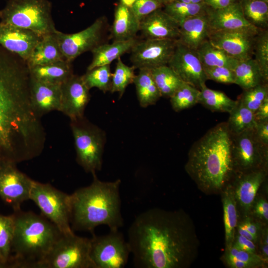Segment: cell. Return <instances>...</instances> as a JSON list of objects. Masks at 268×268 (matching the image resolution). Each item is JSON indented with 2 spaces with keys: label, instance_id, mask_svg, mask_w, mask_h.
Segmentation results:
<instances>
[{
  "label": "cell",
  "instance_id": "cell-2",
  "mask_svg": "<svg viewBox=\"0 0 268 268\" xmlns=\"http://www.w3.org/2000/svg\"><path fill=\"white\" fill-rule=\"evenodd\" d=\"M134 266L140 268H184L194 259L199 241L183 210L154 208L139 214L128 230Z\"/></svg>",
  "mask_w": 268,
  "mask_h": 268
},
{
  "label": "cell",
  "instance_id": "cell-8",
  "mask_svg": "<svg viewBox=\"0 0 268 268\" xmlns=\"http://www.w3.org/2000/svg\"><path fill=\"white\" fill-rule=\"evenodd\" d=\"M38 207L41 215L64 234L74 232L71 227L70 195L49 183L34 180L30 199Z\"/></svg>",
  "mask_w": 268,
  "mask_h": 268
},
{
  "label": "cell",
  "instance_id": "cell-18",
  "mask_svg": "<svg viewBox=\"0 0 268 268\" xmlns=\"http://www.w3.org/2000/svg\"><path fill=\"white\" fill-rule=\"evenodd\" d=\"M205 12L211 31H238L254 34L261 31L245 19L238 0L220 9L207 6Z\"/></svg>",
  "mask_w": 268,
  "mask_h": 268
},
{
  "label": "cell",
  "instance_id": "cell-16",
  "mask_svg": "<svg viewBox=\"0 0 268 268\" xmlns=\"http://www.w3.org/2000/svg\"><path fill=\"white\" fill-rule=\"evenodd\" d=\"M61 101L59 111L74 120L84 116L88 103L90 89L85 84L82 76L72 75L61 85Z\"/></svg>",
  "mask_w": 268,
  "mask_h": 268
},
{
  "label": "cell",
  "instance_id": "cell-58",
  "mask_svg": "<svg viewBox=\"0 0 268 268\" xmlns=\"http://www.w3.org/2000/svg\"><path fill=\"white\" fill-rule=\"evenodd\" d=\"M159 3H160L163 6L165 4L172 1L173 0H157Z\"/></svg>",
  "mask_w": 268,
  "mask_h": 268
},
{
  "label": "cell",
  "instance_id": "cell-38",
  "mask_svg": "<svg viewBox=\"0 0 268 268\" xmlns=\"http://www.w3.org/2000/svg\"><path fill=\"white\" fill-rule=\"evenodd\" d=\"M200 90L188 83L183 84L169 98L172 109L180 112L199 103Z\"/></svg>",
  "mask_w": 268,
  "mask_h": 268
},
{
  "label": "cell",
  "instance_id": "cell-17",
  "mask_svg": "<svg viewBox=\"0 0 268 268\" xmlns=\"http://www.w3.org/2000/svg\"><path fill=\"white\" fill-rule=\"evenodd\" d=\"M256 35L243 31L210 30L208 40L231 57L242 60L253 57Z\"/></svg>",
  "mask_w": 268,
  "mask_h": 268
},
{
  "label": "cell",
  "instance_id": "cell-33",
  "mask_svg": "<svg viewBox=\"0 0 268 268\" xmlns=\"http://www.w3.org/2000/svg\"><path fill=\"white\" fill-rule=\"evenodd\" d=\"M150 70L161 97L170 98L184 82L168 65Z\"/></svg>",
  "mask_w": 268,
  "mask_h": 268
},
{
  "label": "cell",
  "instance_id": "cell-56",
  "mask_svg": "<svg viewBox=\"0 0 268 268\" xmlns=\"http://www.w3.org/2000/svg\"><path fill=\"white\" fill-rule=\"evenodd\" d=\"M185 3H199L203 2V0H173Z\"/></svg>",
  "mask_w": 268,
  "mask_h": 268
},
{
  "label": "cell",
  "instance_id": "cell-50",
  "mask_svg": "<svg viewBox=\"0 0 268 268\" xmlns=\"http://www.w3.org/2000/svg\"><path fill=\"white\" fill-rule=\"evenodd\" d=\"M261 240L260 242V255L263 260L268 262V229L265 228L261 231Z\"/></svg>",
  "mask_w": 268,
  "mask_h": 268
},
{
  "label": "cell",
  "instance_id": "cell-51",
  "mask_svg": "<svg viewBox=\"0 0 268 268\" xmlns=\"http://www.w3.org/2000/svg\"><path fill=\"white\" fill-rule=\"evenodd\" d=\"M254 115L257 123L268 121V98L259 107Z\"/></svg>",
  "mask_w": 268,
  "mask_h": 268
},
{
  "label": "cell",
  "instance_id": "cell-13",
  "mask_svg": "<svg viewBox=\"0 0 268 268\" xmlns=\"http://www.w3.org/2000/svg\"><path fill=\"white\" fill-rule=\"evenodd\" d=\"M177 44V40L145 39L137 40L131 51V61L136 69L152 68L168 65Z\"/></svg>",
  "mask_w": 268,
  "mask_h": 268
},
{
  "label": "cell",
  "instance_id": "cell-30",
  "mask_svg": "<svg viewBox=\"0 0 268 268\" xmlns=\"http://www.w3.org/2000/svg\"><path fill=\"white\" fill-rule=\"evenodd\" d=\"M234 84L243 90L248 89L265 83L260 69L253 57L239 60L233 69Z\"/></svg>",
  "mask_w": 268,
  "mask_h": 268
},
{
  "label": "cell",
  "instance_id": "cell-21",
  "mask_svg": "<svg viewBox=\"0 0 268 268\" xmlns=\"http://www.w3.org/2000/svg\"><path fill=\"white\" fill-rule=\"evenodd\" d=\"M139 31L145 39L178 40L179 24L160 8L140 21Z\"/></svg>",
  "mask_w": 268,
  "mask_h": 268
},
{
  "label": "cell",
  "instance_id": "cell-28",
  "mask_svg": "<svg viewBox=\"0 0 268 268\" xmlns=\"http://www.w3.org/2000/svg\"><path fill=\"white\" fill-rule=\"evenodd\" d=\"M223 221L225 230L226 250L233 244L238 225V211L232 184L229 183L224 188L222 197Z\"/></svg>",
  "mask_w": 268,
  "mask_h": 268
},
{
  "label": "cell",
  "instance_id": "cell-59",
  "mask_svg": "<svg viewBox=\"0 0 268 268\" xmlns=\"http://www.w3.org/2000/svg\"><path fill=\"white\" fill-rule=\"evenodd\" d=\"M261 0L266 2L267 3H268V0Z\"/></svg>",
  "mask_w": 268,
  "mask_h": 268
},
{
  "label": "cell",
  "instance_id": "cell-14",
  "mask_svg": "<svg viewBox=\"0 0 268 268\" xmlns=\"http://www.w3.org/2000/svg\"><path fill=\"white\" fill-rule=\"evenodd\" d=\"M33 182L16 164L0 163V198L14 211L21 209V204L30 199Z\"/></svg>",
  "mask_w": 268,
  "mask_h": 268
},
{
  "label": "cell",
  "instance_id": "cell-4",
  "mask_svg": "<svg viewBox=\"0 0 268 268\" xmlns=\"http://www.w3.org/2000/svg\"><path fill=\"white\" fill-rule=\"evenodd\" d=\"M93 181L70 195L71 227L72 230L94 233L101 225L110 230H117L124 225L120 195V179L112 182L100 180L96 173Z\"/></svg>",
  "mask_w": 268,
  "mask_h": 268
},
{
  "label": "cell",
  "instance_id": "cell-36",
  "mask_svg": "<svg viewBox=\"0 0 268 268\" xmlns=\"http://www.w3.org/2000/svg\"><path fill=\"white\" fill-rule=\"evenodd\" d=\"M14 230L13 214L3 215L0 214V261L16 266L13 262L11 253Z\"/></svg>",
  "mask_w": 268,
  "mask_h": 268
},
{
  "label": "cell",
  "instance_id": "cell-42",
  "mask_svg": "<svg viewBox=\"0 0 268 268\" xmlns=\"http://www.w3.org/2000/svg\"><path fill=\"white\" fill-rule=\"evenodd\" d=\"M268 98V83H262L244 90L238 100L254 113Z\"/></svg>",
  "mask_w": 268,
  "mask_h": 268
},
{
  "label": "cell",
  "instance_id": "cell-22",
  "mask_svg": "<svg viewBox=\"0 0 268 268\" xmlns=\"http://www.w3.org/2000/svg\"><path fill=\"white\" fill-rule=\"evenodd\" d=\"M61 85L36 80L31 77L30 99L32 105L40 116L60 110Z\"/></svg>",
  "mask_w": 268,
  "mask_h": 268
},
{
  "label": "cell",
  "instance_id": "cell-15",
  "mask_svg": "<svg viewBox=\"0 0 268 268\" xmlns=\"http://www.w3.org/2000/svg\"><path fill=\"white\" fill-rule=\"evenodd\" d=\"M182 81L201 89L207 80L203 67L195 50L177 41L173 54L168 64Z\"/></svg>",
  "mask_w": 268,
  "mask_h": 268
},
{
  "label": "cell",
  "instance_id": "cell-25",
  "mask_svg": "<svg viewBox=\"0 0 268 268\" xmlns=\"http://www.w3.org/2000/svg\"><path fill=\"white\" fill-rule=\"evenodd\" d=\"M64 59L54 33L42 36L33 49L27 63L30 67L47 65Z\"/></svg>",
  "mask_w": 268,
  "mask_h": 268
},
{
  "label": "cell",
  "instance_id": "cell-37",
  "mask_svg": "<svg viewBox=\"0 0 268 268\" xmlns=\"http://www.w3.org/2000/svg\"><path fill=\"white\" fill-rule=\"evenodd\" d=\"M163 10L179 24L184 20L205 12L203 3H185L172 0L163 5Z\"/></svg>",
  "mask_w": 268,
  "mask_h": 268
},
{
  "label": "cell",
  "instance_id": "cell-57",
  "mask_svg": "<svg viewBox=\"0 0 268 268\" xmlns=\"http://www.w3.org/2000/svg\"><path fill=\"white\" fill-rule=\"evenodd\" d=\"M0 268H13L10 264L4 263L0 261Z\"/></svg>",
  "mask_w": 268,
  "mask_h": 268
},
{
  "label": "cell",
  "instance_id": "cell-34",
  "mask_svg": "<svg viewBox=\"0 0 268 268\" xmlns=\"http://www.w3.org/2000/svg\"><path fill=\"white\" fill-rule=\"evenodd\" d=\"M245 19L262 30L268 26V3L261 0H238Z\"/></svg>",
  "mask_w": 268,
  "mask_h": 268
},
{
  "label": "cell",
  "instance_id": "cell-6",
  "mask_svg": "<svg viewBox=\"0 0 268 268\" xmlns=\"http://www.w3.org/2000/svg\"><path fill=\"white\" fill-rule=\"evenodd\" d=\"M0 22L31 30L43 36L57 30L49 0H8L0 10Z\"/></svg>",
  "mask_w": 268,
  "mask_h": 268
},
{
  "label": "cell",
  "instance_id": "cell-44",
  "mask_svg": "<svg viewBox=\"0 0 268 268\" xmlns=\"http://www.w3.org/2000/svg\"><path fill=\"white\" fill-rule=\"evenodd\" d=\"M225 255L247 263L251 268L263 266L266 263L260 255L241 250L233 246L225 250Z\"/></svg>",
  "mask_w": 268,
  "mask_h": 268
},
{
  "label": "cell",
  "instance_id": "cell-39",
  "mask_svg": "<svg viewBox=\"0 0 268 268\" xmlns=\"http://www.w3.org/2000/svg\"><path fill=\"white\" fill-rule=\"evenodd\" d=\"M112 77L110 65L100 66L87 70L82 75L85 84L89 89L95 87L104 93L110 91Z\"/></svg>",
  "mask_w": 268,
  "mask_h": 268
},
{
  "label": "cell",
  "instance_id": "cell-47",
  "mask_svg": "<svg viewBox=\"0 0 268 268\" xmlns=\"http://www.w3.org/2000/svg\"><path fill=\"white\" fill-rule=\"evenodd\" d=\"M235 247L248 252L256 253V246L254 242L236 233L233 244Z\"/></svg>",
  "mask_w": 268,
  "mask_h": 268
},
{
  "label": "cell",
  "instance_id": "cell-5",
  "mask_svg": "<svg viewBox=\"0 0 268 268\" xmlns=\"http://www.w3.org/2000/svg\"><path fill=\"white\" fill-rule=\"evenodd\" d=\"M13 214V261L16 268H39L62 233L41 214L21 209Z\"/></svg>",
  "mask_w": 268,
  "mask_h": 268
},
{
  "label": "cell",
  "instance_id": "cell-20",
  "mask_svg": "<svg viewBox=\"0 0 268 268\" xmlns=\"http://www.w3.org/2000/svg\"><path fill=\"white\" fill-rule=\"evenodd\" d=\"M42 37L31 30L0 22V45L26 62Z\"/></svg>",
  "mask_w": 268,
  "mask_h": 268
},
{
  "label": "cell",
  "instance_id": "cell-29",
  "mask_svg": "<svg viewBox=\"0 0 268 268\" xmlns=\"http://www.w3.org/2000/svg\"><path fill=\"white\" fill-rule=\"evenodd\" d=\"M133 83L135 85L137 98L141 107L146 108L154 105L161 97L150 69H139Z\"/></svg>",
  "mask_w": 268,
  "mask_h": 268
},
{
  "label": "cell",
  "instance_id": "cell-35",
  "mask_svg": "<svg viewBox=\"0 0 268 268\" xmlns=\"http://www.w3.org/2000/svg\"><path fill=\"white\" fill-rule=\"evenodd\" d=\"M237 101L236 106L229 113V117L226 122L232 135L254 129L257 124L254 113Z\"/></svg>",
  "mask_w": 268,
  "mask_h": 268
},
{
  "label": "cell",
  "instance_id": "cell-23",
  "mask_svg": "<svg viewBox=\"0 0 268 268\" xmlns=\"http://www.w3.org/2000/svg\"><path fill=\"white\" fill-rule=\"evenodd\" d=\"M210 31L208 17L205 12L179 24V36L177 41L191 49L196 50L208 39Z\"/></svg>",
  "mask_w": 268,
  "mask_h": 268
},
{
  "label": "cell",
  "instance_id": "cell-43",
  "mask_svg": "<svg viewBox=\"0 0 268 268\" xmlns=\"http://www.w3.org/2000/svg\"><path fill=\"white\" fill-rule=\"evenodd\" d=\"M207 80L223 84H234L235 76L232 69L224 67H203Z\"/></svg>",
  "mask_w": 268,
  "mask_h": 268
},
{
  "label": "cell",
  "instance_id": "cell-54",
  "mask_svg": "<svg viewBox=\"0 0 268 268\" xmlns=\"http://www.w3.org/2000/svg\"><path fill=\"white\" fill-rule=\"evenodd\" d=\"M236 233H237L248 239L253 241L256 243L258 240V238L253 235L250 233L248 230H247L245 228L240 225L239 224H238V225L236 228Z\"/></svg>",
  "mask_w": 268,
  "mask_h": 268
},
{
  "label": "cell",
  "instance_id": "cell-27",
  "mask_svg": "<svg viewBox=\"0 0 268 268\" xmlns=\"http://www.w3.org/2000/svg\"><path fill=\"white\" fill-rule=\"evenodd\" d=\"M71 63L64 59L47 65L30 67V76L40 81L61 85L73 74Z\"/></svg>",
  "mask_w": 268,
  "mask_h": 268
},
{
  "label": "cell",
  "instance_id": "cell-49",
  "mask_svg": "<svg viewBox=\"0 0 268 268\" xmlns=\"http://www.w3.org/2000/svg\"><path fill=\"white\" fill-rule=\"evenodd\" d=\"M239 224L245 228L253 235L258 238L261 229L260 224L258 222L255 221L251 218L247 217Z\"/></svg>",
  "mask_w": 268,
  "mask_h": 268
},
{
  "label": "cell",
  "instance_id": "cell-10",
  "mask_svg": "<svg viewBox=\"0 0 268 268\" xmlns=\"http://www.w3.org/2000/svg\"><path fill=\"white\" fill-rule=\"evenodd\" d=\"M91 239L90 257L95 268H123L128 263L130 249L122 233L110 230Z\"/></svg>",
  "mask_w": 268,
  "mask_h": 268
},
{
  "label": "cell",
  "instance_id": "cell-31",
  "mask_svg": "<svg viewBox=\"0 0 268 268\" xmlns=\"http://www.w3.org/2000/svg\"><path fill=\"white\" fill-rule=\"evenodd\" d=\"M195 51L203 67H224L233 70L239 61L214 46L208 40Z\"/></svg>",
  "mask_w": 268,
  "mask_h": 268
},
{
  "label": "cell",
  "instance_id": "cell-46",
  "mask_svg": "<svg viewBox=\"0 0 268 268\" xmlns=\"http://www.w3.org/2000/svg\"><path fill=\"white\" fill-rule=\"evenodd\" d=\"M254 215L263 221L268 220V202L266 199L260 197L256 199L253 203L251 212Z\"/></svg>",
  "mask_w": 268,
  "mask_h": 268
},
{
  "label": "cell",
  "instance_id": "cell-12",
  "mask_svg": "<svg viewBox=\"0 0 268 268\" xmlns=\"http://www.w3.org/2000/svg\"><path fill=\"white\" fill-rule=\"evenodd\" d=\"M106 18H97L86 28L72 34L57 30L55 35L65 59L72 62L83 53L90 51L102 43L106 26Z\"/></svg>",
  "mask_w": 268,
  "mask_h": 268
},
{
  "label": "cell",
  "instance_id": "cell-53",
  "mask_svg": "<svg viewBox=\"0 0 268 268\" xmlns=\"http://www.w3.org/2000/svg\"><path fill=\"white\" fill-rule=\"evenodd\" d=\"M225 262L229 267L232 268H251V267L243 262L239 261L230 256L224 255Z\"/></svg>",
  "mask_w": 268,
  "mask_h": 268
},
{
  "label": "cell",
  "instance_id": "cell-32",
  "mask_svg": "<svg viewBox=\"0 0 268 268\" xmlns=\"http://www.w3.org/2000/svg\"><path fill=\"white\" fill-rule=\"evenodd\" d=\"M237 103L224 92L210 89L206 85L200 89L198 103L211 111L229 113Z\"/></svg>",
  "mask_w": 268,
  "mask_h": 268
},
{
  "label": "cell",
  "instance_id": "cell-7",
  "mask_svg": "<svg viewBox=\"0 0 268 268\" xmlns=\"http://www.w3.org/2000/svg\"><path fill=\"white\" fill-rule=\"evenodd\" d=\"M77 163L87 173L100 171L106 142L105 132L84 116L70 120Z\"/></svg>",
  "mask_w": 268,
  "mask_h": 268
},
{
  "label": "cell",
  "instance_id": "cell-55",
  "mask_svg": "<svg viewBox=\"0 0 268 268\" xmlns=\"http://www.w3.org/2000/svg\"><path fill=\"white\" fill-rule=\"evenodd\" d=\"M121 3L131 7L136 0H120Z\"/></svg>",
  "mask_w": 268,
  "mask_h": 268
},
{
  "label": "cell",
  "instance_id": "cell-48",
  "mask_svg": "<svg viewBox=\"0 0 268 268\" xmlns=\"http://www.w3.org/2000/svg\"><path fill=\"white\" fill-rule=\"evenodd\" d=\"M254 133L258 141L265 146L268 147V121L257 123Z\"/></svg>",
  "mask_w": 268,
  "mask_h": 268
},
{
  "label": "cell",
  "instance_id": "cell-60",
  "mask_svg": "<svg viewBox=\"0 0 268 268\" xmlns=\"http://www.w3.org/2000/svg\"></svg>",
  "mask_w": 268,
  "mask_h": 268
},
{
  "label": "cell",
  "instance_id": "cell-9",
  "mask_svg": "<svg viewBox=\"0 0 268 268\" xmlns=\"http://www.w3.org/2000/svg\"><path fill=\"white\" fill-rule=\"evenodd\" d=\"M90 248V238L62 234L39 268H95Z\"/></svg>",
  "mask_w": 268,
  "mask_h": 268
},
{
  "label": "cell",
  "instance_id": "cell-24",
  "mask_svg": "<svg viewBox=\"0 0 268 268\" xmlns=\"http://www.w3.org/2000/svg\"><path fill=\"white\" fill-rule=\"evenodd\" d=\"M140 21L130 7L120 3L116 6L111 28L113 41H123L136 38L139 31Z\"/></svg>",
  "mask_w": 268,
  "mask_h": 268
},
{
  "label": "cell",
  "instance_id": "cell-11",
  "mask_svg": "<svg viewBox=\"0 0 268 268\" xmlns=\"http://www.w3.org/2000/svg\"><path fill=\"white\" fill-rule=\"evenodd\" d=\"M232 153L236 173L266 169L268 147L256 137L254 129L232 135Z\"/></svg>",
  "mask_w": 268,
  "mask_h": 268
},
{
  "label": "cell",
  "instance_id": "cell-1",
  "mask_svg": "<svg viewBox=\"0 0 268 268\" xmlns=\"http://www.w3.org/2000/svg\"><path fill=\"white\" fill-rule=\"evenodd\" d=\"M26 61L0 45V163L17 164L40 155L46 132L30 99Z\"/></svg>",
  "mask_w": 268,
  "mask_h": 268
},
{
  "label": "cell",
  "instance_id": "cell-52",
  "mask_svg": "<svg viewBox=\"0 0 268 268\" xmlns=\"http://www.w3.org/2000/svg\"><path fill=\"white\" fill-rule=\"evenodd\" d=\"M238 0H203V2L208 7L217 9L228 6Z\"/></svg>",
  "mask_w": 268,
  "mask_h": 268
},
{
  "label": "cell",
  "instance_id": "cell-40",
  "mask_svg": "<svg viewBox=\"0 0 268 268\" xmlns=\"http://www.w3.org/2000/svg\"><path fill=\"white\" fill-rule=\"evenodd\" d=\"M135 68L125 64L120 58L117 59L114 73H112L111 93L118 92L119 98L123 96L127 86L133 83L135 76Z\"/></svg>",
  "mask_w": 268,
  "mask_h": 268
},
{
  "label": "cell",
  "instance_id": "cell-26",
  "mask_svg": "<svg viewBox=\"0 0 268 268\" xmlns=\"http://www.w3.org/2000/svg\"><path fill=\"white\" fill-rule=\"evenodd\" d=\"M137 40L135 38L126 41H113L111 44H100L91 51L92 60L87 70L100 66L110 65L114 60L131 52Z\"/></svg>",
  "mask_w": 268,
  "mask_h": 268
},
{
  "label": "cell",
  "instance_id": "cell-19",
  "mask_svg": "<svg viewBox=\"0 0 268 268\" xmlns=\"http://www.w3.org/2000/svg\"><path fill=\"white\" fill-rule=\"evenodd\" d=\"M266 169L236 173L234 184L232 185L238 208L246 216L250 214L256 199L257 192L265 181Z\"/></svg>",
  "mask_w": 268,
  "mask_h": 268
},
{
  "label": "cell",
  "instance_id": "cell-41",
  "mask_svg": "<svg viewBox=\"0 0 268 268\" xmlns=\"http://www.w3.org/2000/svg\"><path fill=\"white\" fill-rule=\"evenodd\" d=\"M260 69L265 83L268 81V31L262 30L256 35L253 56Z\"/></svg>",
  "mask_w": 268,
  "mask_h": 268
},
{
  "label": "cell",
  "instance_id": "cell-3",
  "mask_svg": "<svg viewBox=\"0 0 268 268\" xmlns=\"http://www.w3.org/2000/svg\"><path fill=\"white\" fill-rule=\"evenodd\" d=\"M185 167L198 188L205 193L218 192L229 184L236 171L226 122L213 127L194 142Z\"/></svg>",
  "mask_w": 268,
  "mask_h": 268
},
{
  "label": "cell",
  "instance_id": "cell-45",
  "mask_svg": "<svg viewBox=\"0 0 268 268\" xmlns=\"http://www.w3.org/2000/svg\"><path fill=\"white\" fill-rule=\"evenodd\" d=\"M162 7L163 5L157 0H136L130 8L140 21L145 17Z\"/></svg>",
  "mask_w": 268,
  "mask_h": 268
}]
</instances>
